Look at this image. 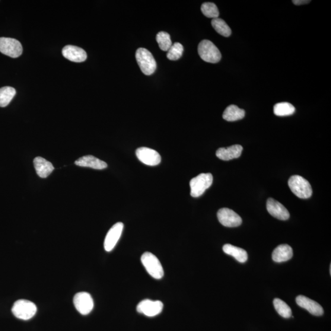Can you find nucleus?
Instances as JSON below:
<instances>
[{"instance_id": "28", "label": "nucleus", "mask_w": 331, "mask_h": 331, "mask_svg": "<svg viewBox=\"0 0 331 331\" xmlns=\"http://www.w3.org/2000/svg\"><path fill=\"white\" fill-rule=\"evenodd\" d=\"M183 52V47L182 44L179 43H174L168 50V59L172 61H176L182 57Z\"/></svg>"}, {"instance_id": "12", "label": "nucleus", "mask_w": 331, "mask_h": 331, "mask_svg": "<svg viewBox=\"0 0 331 331\" xmlns=\"http://www.w3.org/2000/svg\"><path fill=\"white\" fill-rule=\"evenodd\" d=\"M123 227L124 225L122 223L119 222L110 229L105 237L104 243L105 250L109 252L114 249L122 235Z\"/></svg>"}, {"instance_id": "2", "label": "nucleus", "mask_w": 331, "mask_h": 331, "mask_svg": "<svg viewBox=\"0 0 331 331\" xmlns=\"http://www.w3.org/2000/svg\"><path fill=\"white\" fill-rule=\"evenodd\" d=\"M136 59L140 69L145 75L154 74L157 69V63L151 52L144 48H139L136 50Z\"/></svg>"}, {"instance_id": "16", "label": "nucleus", "mask_w": 331, "mask_h": 331, "mask_svg": "<svg viewBox=\"0 0 331 331\" xmlns=\"http://www.w3.org/2000/svg\"><path fill=\"white\" fill-rule=\"evenodd\" d=\"M243 148L241 145H233L227 148H219L216 152V156L224 161H229L241 157Z\"/></svg>"}, {"instance_id": "25", "label": "nucleus", "mask_w": 331, "mask_h": 331, "mask_svg": "<svg viewBox=\"0 0 331 331\" xmlns=\"http://www.w3.org/2000/svg\"><path fill=\"white\" fill-rule=\"evenodd\" d=\"M273 305L278 314L283 318H289L291 317L292 311L291 308L284 301L281 299L276 298L273 300Z\"/></svg>"}, {"instance_id": "29", "label": "nucleus", "mask_w": 331, "mask_h": 331, "mask_svg": "<svg viewBox=\"0 0 331 331\" xmlns=\"http://www.w3.org/2000/svg\"><path fill=\"white\" fill-rule=\"evenodd\" d=\"M310 2V1H308V0H295V1H292V3H293L296 5L308 4V3Z\"/></svg>"}, {"instance_id": "20", "label": "nucleus", "mask_w": 331, "mask_h": 331, "mask_svg": "<svg viewBox=\"0 0 331 331\" xmlns=\"http://www.w3.org/2000/svg\"><path fill=\"white\" fill-rule=\"evenodd\" d=\"M223 250L226 254L233 256L238 262L246 263L248 259V254L243 248L237 247L231 244H225Z\"/></svg>"}, {"instance_id": "5", "label": "nucleus", "mask_w": 331, "mask_h": 331, "mask_svg": "<svg viewBox=\"0 0 331 331\" xmlns=\"http://www.w3.org/2000/svg\"><path fill=\"white\" fill-rule=\"evenodd\" d=\"M198 53L204 61L216 63L220 61L222 54L215 44L209 40H203L198 45Z\"/></svg>"}, {"instance_id": "26", "label": "nucleus", "mask_w": 331, "mask_h": 331, "mask_svg": "<svg viewBox=\"0 0 331 331\" xmlns=\"http://www.w3.org/2000/svg\"><path fill=\"white\" fill-rule=\"evenodd\" d=\"M157 43L160 48L165 52H168V50L170 49V47L173 45L171 40L170 35L164 31H160L159 32L157 37H156Z\"/></svg>"}, {"instance_id": "4", "label": "nucleus", "mask_w": 331, "mask_h": 331, "mask_svg": "<svg viewBox=\"0 0 331 331\" xmlns=\"http://www.w3.org/2000/svg\"><path fill=\"white\" fill-rule=\"evenodd\" d=\"M37 311V307L33 302L25 299H20L14 302L12 312L19 319L28 320L32 318Z\"/></svg>"}, {"instance_id": "21", "label": "nucleus", "mask_w": 331, "mask_h": 331, "mask_svg": "<svg viewBox=\"0 0 331 331\" xmlns=\"http://www.w3.org/2000/svg\"><path fill=\"white\" fill-rule=\"evenodd\" d=\"M246 112L243 109H240L235 105H230L224 111L223 118L228 122H235L238 120L243 119L245 117Z\"/></svg>"}, {"instance_id": "18", "label": "nucleus", "mask_w": 331, "mask_h": 331, "mask_svg": "<svg viewBox=\"0 0 331 331\" xmlns=\"http://www.w3.org/2000/svg\"><path fill=\"white\" fill-rule=\"evenodd\" d=\"M33 163L37 174L43 179L48 177L54 170L52 164L42 157L35 158Z\"/></svg>"}, {"instance_id": "3", "label": "nucleus", "mask_w": 331, "mask_h": 331, "mask_svg": "<svg viewBox=\"0 0 331 331\" xmlns=\"http://www.w3.org/2000/svg\"><path fill=\"white\" fill-rule=\"evenodd\" d=\"M213 176L211 173H202L190 180V195L193 198H198L203 195L207 189L212 186Z\"/></svg>"}, {"instance_id": "13", "label": "nucleus", "mask_w": 331, "mask_h": 331, "mask_svg": "<svg viewBox=\"0 0 331 331\" xmlns=\"http://www.w3.org/2000/svg\"><path fill=\"white\" fill-rule=\"evenodd\" d=\"M266 208L270 215L281 220H286L290 216L284 206L272 198L267 199Z\"/></svg>"}, {"instance_id": "11", "label": "nucleus", "mask_w": 331, "mask_h": 331, "mask_svg": "<svg viewBox=\"0 0 331 331\" xmlns=\"http://www.w3.org/2000/svg\"><path fill=\"white\" fill-rule=\"evenodd\" d=\"M136 154L139 160L146 165L157 166L161 161L160 155L155 150L148 148H138Z\"/></svg>"}, {"instance_id": "9", "label": "nucleus", "mask_w": 331, "mask_h": 331, "mask_svg": "<svg viewBox=\"0 0 331 331\" xmlns=\"http://www.w3.org/2000/svg\"><path fill=\"white\" fill-rule=\"evenodd\" d=\"M219 223L226 227H237L242 224V218L237 213L228 208H222L217 212Z\"/></svg>"}, {"instance_id": "7", "label": "nucleus", "mask_w": 331, "mask_h": 331, "mask_svg": "<svg viewBox=\"0 0 331 331\" xmlns=\"http://www.w3.org/2000/svg\"><path fill=\"white\" fill-rule=\"evenodd\" d=\"M23 52L22 44L19 41L10 38H0V52L4 55L17 58Z\"/></svg>"}, {"instance_id": "6", "label": "nucleus", "mask_w": 331, "mask_h": 331, "mask_svg": "<svg viewBox=\"0 0 331 331\" xmlns=\"http://www.w3.org/2000/svg\"><path fill=\"white\" fill-rule=\"evenodd\" d=\"M141 262L146 270L155 279H161L164 275L163 266L158 258L150 252H145L141 256Z\"/></svg>"}, {"instance_id": "22", "label": "nucleus", "mask_w": 331, "mask_h": 331, "mask_svg": "<svg viewBox=\"0 0 331 331\" xmlns=\"http://www.w3.org/2000/svg\"><path fill=\"white\" fill-rule=\"evenodd\" d=\"M295 113V107L291 103L283 102L276 104L273 107V113L277 116H288Z\"/></svg>"}, {"instance_id": "15", "label": "nucleus", "mask_w": 331, "mask_h": 331, "mask_svg": "<svg viewBox=\"0 0 331 331\" xmlns=\"http://www.w3.org/2000/svg\"><path fill=\"white\" fill-rule=\"evenodd\" d=\"M63 57L72 62L81 63L87 58V53L80 47L74 46H66L62 50Z\"/></svg>"}, {"instance_id": "23", "label": "nucleus", "mask_w": 331, "mask_h": 331, "mask_svg": "<svg viewBox=\"0 0 331 331\" xmlns=\"http://www.w3.org/2000/svg\"><path fill=\"white\" fill-rule=\"evenodd\" d=\"M16 94L14 88L4 87L0 88V107L7 106Z\"/></svg>"}, {"instance_id": "14", "label": "nucleus", "mask_w": 331, "mask_h": 331, "mask_svg": "<svg viewBox=\"0 0 331 331\" xmlns=\"http://www.w3.org/2000/svg\"><path fill=\"white\" fill-rule=\"evenodd\" d=\"M296 301L299 306L305 308L311 314L315 316H321L324 314V310L321 305L311 299L304 297V296H298L296 299Z\"/></svg>"}, {"instance_id": "27", "label": "nucleus", "mask_w": 331, "mask_h": 331, "mask_svg": "<svg viewBox=\"0 0 331 331\" xmlns=\"http://www.w3.org/2000/svg\"><path fill=\"white\" fill-rule=\"evenodd\" d=\"M201 11L206 17L212 18L213 19L218 18L219 16V11L217 6L213 3H205L201 6Z\"/></svg>"}, {"instance_id": "24", "label": "nucleus", "mask_w": 331, "mask_h": 331, "mask_svg": "<svg viewBox=\"0 0 331 331\" xmlns=\"http://www.w3.org/2000/svg\"><path fill=\"white\" fill-rule=\"evenodd\" d=\"M213 28L215 30L225 37H229L231 34V30L228 24L222 19L216 18L213 19L211 22Z\"/></svg>"}, {"instance_id": "1", "label": "nucleus", "mask_w": 331, "mask_h": 331, "mask_svg": "<svg viewBox=\"0 0 331 331\" xmlns=\"http://www.w3.org/2000/svg\"><path fill=\"white\" fill-rule=\"evenodd\" d=\"M288 186L292 192L299 198H309L312 195V189L310 183L304 177L298 175L289 178Z\"/></svg>"}, {"instance_id": "10", "label": "nucleus", "mask_w": 331, "mask_h": 331, "mask_svg": "<svg viewBox=\"0 0 331 331\" xmlns=\"http://www.w3.org/2000/svg\"><path fill=\"white\" fill-rule=\"evenodd\" d=\"M163 308V304L160 301L143 300L137 306V311L145 316L153 317L160 314Z\"/></svg>"}, {"instance_id": "8", "label": "nucleus", "mask_w": 331, "mask_h": 331, "mask_svg": "<svg viewBox=\"0 0 331 331\" xmlns=\"http://www.w3.org/2000/svg\"><path fill=\"white\" fill-rule=\"evenodd\" d=\"M73 303L79 313L83 315L90 314L94 307V302L91 296L86 292L76 294L73 298Z\"/></svg>"}, {"instance_id": "19", "label": "nucleus", "mask_w": 331, "mask_h": 331, "mask_svg": "<svg viewBox=\"0 0 331 331\" xmlns=\"http://www.w3.org/2000/svg\"><path fill=\"white\" fill-rule=\"evenodd\" d=\"M293 256L292 248L287 244L280 245L272 253V260L277 263L287 262Z\"/></svg>"}, {"instance_id": "17", "label": "nucleus", "mask_w": 331, "mask_h": 331, "mask_svg": "<svg viewBox=\"0 0 331 331\" xmlns=\"http://www.w3.org/2000/svg\"><path fill=\"white\" fill-rule=\"evenodd\" d=\"M75 164L79 167H87L95 170H103L107 167L106 162L102 161L92 155L84 156L75 161Z\"/></svg>"}]
</instances>
